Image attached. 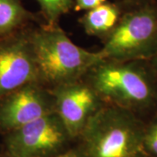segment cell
<instances>
[{
	"label": "cell",
	"instance_id": "1",
	"mask_svg": "<svg viewBox=\"0 0 157 157\" xmlns=\"http://www.w3.org/2000/svg\"><path fill=\"white\" fill-rule=\"evenodd\" d=\"M145 127L128 109L101 107L78 137V148L84 157H147L143 143Z\"/></svg>",
	"mask_w": 157,
	"mask_h": 157
},
{
	"label": "cell",
	"instance_id": "2",
	"mask_svg": "<svg viewBox=\"0 0 157 157\" xmlns=\"http://www.w3.org/2000/svg\"><path fill=\"white\" fill-rule=\"evenodd\" d=\"M38 68L39 82L53 87L79 80L105 61L101 52L75 45L57 25L36 29L28 34Z\"/></svg>",
	"mask_w": 157,
	"mask_h": 157
},
{
	"label": "cell",
	"instance_id": "3",
	"mask_svg": "<svg viewBox=\"0 0 157 157\" xmlns=\"http://www.w3.org/2000/svg\"><path fill=\"white\" fill-rule=\"evenodd\" d=\"M145 61L105 60L90 71L89 84L102 101L136 112L157 105V78Z\"/></svg>",
	"mask_w": 157,
	"mask_h": 157
},
{
	"label": "cell",
	"instance_id": "4",
	"mask_svg": "<svg viewBox=\"0 0 157 157\" xmlns=\"http://www.w3.org/2000/svg\"><path fill=\"white\" fill-rule=\"evenodd\" d=\"M105 60L147 61L157 55V2L124 10L101 51Z\"/></svg>",
	"mask_w": 157,
	"mask_h": 157
},
{
	"label": "cell",
	"instance_id": "5",
	"mask_svg": "<svg viewBox=\"0 0 157 157\" xmlns=\"http://www.w3.org/2000/svg\"><path fill=\"white\" fill-rule=\"evenodd\" d=\"M72 140L55 112L5 134L8 157H52L64 152Z\"/></svg>",
	"mask_w": 157,
	"mask_h": 157
},
{
	"label": "cell",
	"instance_id": "6",
	"mask_svg": "<svg viewBox=\"0 0 157 157\" xmlns=\"http://www.w3.org/2000/svg\"><path fill=\"white\" fill-rule=\"evenodd\" d=\"M55 112L51 92L31 83L0 100V130L5 134Z\"/></svg>",
	"mask_w": 157,
	"mask_h": 157
},
{
	"label": "cell",
	"instance_id": "7",
	"mask_svg": "<svg viewBox=\"0 0 157 157\" xmlns=\"http://www.w3.org/2000/svg\"><path fill=\"white\" fill-rule=\"evenodd\" d=\"M54 110L72 139L78 138L91 116L102 106L100 96L88 83L79 80L53 87Z\"/></svg>",
	"mask_w": 157,
	"mask_h": 157
},
{
	"label": "cell",
	"instance_id": "8",
	"mask_svg": "<svg viewBox=\"0 0 157 157\" xmlns=\"http://www.w3.org/2000/svg\"><path fill=\"white\" fill-rule=\"evenodd\" d=\"M31 83H40L33 48L27 35L0 43V100Z\"/></svg>",
	"mask_w": 157,
	"mask_h": 157
},
{
	"label": "cell",
	"instance_id": "9",
	"mask_svg": "<svg viewBox=\"0 0 157 157\" xmlns=\"http://www.w3.org/2000/svg\"><path fill=\"white\" fill-rule=\"evenodd\" d=\"M123 11L121 5L106 2L86 11L80 23L88 35L107 37L117 25Z\"/></svg>",
	"mask_w": 157,
	"mask_h": 157
},
{
	"label": "cell",
	"instance_id": "10",
	"mask_svg": "<svg viewBox=\"0 0 157 157\" xmlns=\"http://www.w3.org/2000/svg\"><path fill=\"white\" fill-rule=\"evenodd\" d=\"M29 17L21 0H0V36L11 33Z\"/></svg>",
	"mask_w": 157,
	"mask_h": 157
},
{
	"label": "cell",
	"instance_id": "11",
	"mask_svg": "<svg viewBox=\"0 0 157 157\" xmlns=\"http://www.w3.org/2000/svg\"><path fill=\"white\" fill-rule=\"evenodd\" d=\"M47 25H55L64 14L73 7L74 0H37Z\"/></svg>",
	"mask_w": 157,
	"mask_h": 157
},
{
	"label": "cell",
	"instance_id": "12",
	"mask_svg": "<svg viewBox=\"0 0 157 157\" xmlns=\"http://www.w3.org/2000/svg\"><path fill=\"white\" fill-rule=\"evenodd\" d=\"M143 143L147 155L157 157V114L145 127Z\"/></svg>",
	"mask_w": 157,
	"mask_h": 157
},
{
	"label": "cell",
	"instance_id": "13",
	"mask_svg": "<svg viewBox=\"0 0 157 157\" xmlns=\"http://www.w3.org/2000/svg\"><path fill=\"white\" fill-rule=\"evenodd\" d=\"M106 2L107 0H74L73 9L76 11H87L101 6Z\"/></svg>",
	"mask_w": 157,
	"mask_h": 157
},
{
	"label": "cell",
	"instance_id": "14",
	"mask_svg": "<svg viewBox=\"0 0 157 157\" xmlns=\"http://www.w3.org/2000/svg\"><path fill=\"white\" fill-rule=\"evenodd\" d=\"M152 2H156V0H121V6L124 10H128Z\"/></svg>",
	"mask_w": 157,
	"mask_h": 157
},
{
	"label": "cell",
	"instance_id": "15",
	"mask_svg": "<svg viewBox=\"0 0 157 157\" xmlns=\"http://www.w3.org/2000/svg\"><path fill=\"white\" fill-rule=\"evenodd\" d=\"M52 157H84V155L79 150V148H73V149L65 150L60 154Z\"/></svg>",
	"mask_w": 157,
	"mask_h": 157
},
{
	"label": "cell",
	"instance_id": "16",
	"mask_svg": "<svg viewBox=\"0 0 157 157\" xmlns=\"http://www.w3.org/2000/svg\"><path fill=\"white\" fill-rule=\"evenodd\" d=\"M149 61H151L150 63V65H151V67L152 69L154 70V73L155 74V76H156V78H157V55L154 57L152 59H150Z\"/></svg>",
	"mask_w": 157,
	"mask_h": 157
},
{
	"label": "cell",
	"instance_id": "17",
	"mask_svg": "<svg viewBox=\"0 0 157 157\" xmlns=\"http://www.w3.org/2000/svg\"><path fill=\"white\" fill-rule=\"evenodd\" d=\"M6 156H7V155H6ZM7 157H8V156H7Z\"/></svg>",
	"mask_w": 157,
	"mask_h": 157
}]
</instances>
